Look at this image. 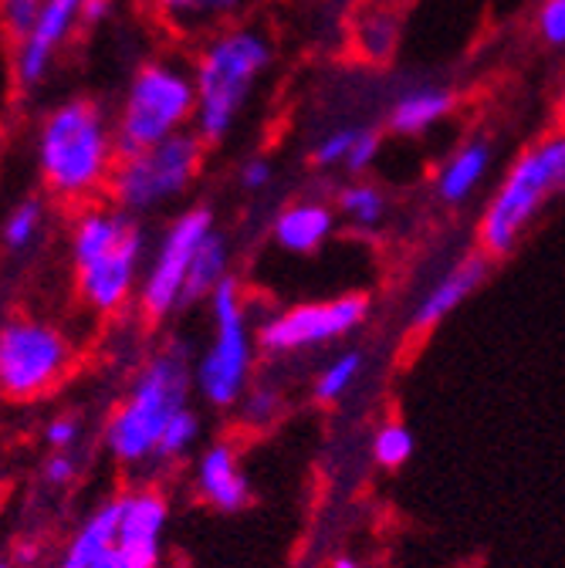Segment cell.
Wrapping results in <instances>:
<instances>
[{
    "mask_svg": "<svg viewBox=\"0 0 565 568\" xmlns=\"http://www.w3.org/2000/svg\"><path fill=\"white\" fill-rule=\"evenodd\" d=\"M68 257H72L79 302L95 315H115L139 295V281L150 261V237L143 221L132 213L92 203L72 224Z\"/></svg>",
    "mask_w": 565,
    "mask_h": 568,
    "instance_id": "6da1fadb",
    "label": "cell"
},
{
    "mask_svg": "<svg viewBox=\"0 0 565 568\" xmlns=\"http://www.w3.org/2000/svg\"><path fill=\"white\" fill-rule=\"evenodd\" d=\"M34 160L44 190L64 203H85L109 190L119 142L105 109L92 99H64L38 125Z\"/></svg>",
    "mask_w": 565,
    "mask_h": 568,
    "instance_id": "7a4b0ae2",
    "label": "cell"
},
{
    "mask_svg": "<svg viewBox=\"0 0 565 568\" xmlns=\"http://www.w3.org/2000/svg\"><path fill=\"white\" fill-rule=\"evenodd\" d=\"M271 61V38L254 24L234 21L203 34L190 64L196 85L193 132L203 142H224L234 132Z\"/></svg>",
    "mask_w": 565,
    "mask_h": 568,
    "instance_id": "3957f363",
    "label": "cell"
},
{
    "mask_svg": "<svg viewBox=\"0 0 565 568\" xmlns=\"http://www.w3.org/2000/svg\"><path fill=\"white\" fill-rule=\"evenodd\" d=\"M190 393L193 366L183 345H167L163 352L150 355L102 426V444L109 457L122 467H143L157 460L167 423L183 406H190Z\"/></svg>",
    "mask_w": 565,
    "mask_h": 568,
    "instance_id": "277c9868",
    "label": "cell"
},
{
    "mask_svg": "<svg viewBox=\"0 0 565 568\" xmlns=\"http://www.w3.org/2000/svg\"><path fill=\"white\" fill-rule=\"evenodd\" d=\"M565 196V129L525 146L494 186L477 221V244L487 257L512 254L548 203Z\"/></svg>",
    "mask_w": 565,
    "mask_h": 568,
    "instance_id": "5b68a950",
    "label": "cell"
},
{
    "mask_svg": "<svg viewBox=\"0 0 565 568\" xmlns=\"http://www.w3.org/2000/svg\"><path fill=\"white\" fill-rule=\"evenodd\" d=\"M196 115V85L193 71L176 58H153L132 71L115 109V142L119 156L150 150L186 129Z\"/></svg>",
    "mask_w": 565,
    "mask_h": 568,
    "instance_id": "8992f818",
    "label": "cell"
},
{
    "mask_svg": "<svg viewBox=\"0 0 565 568\" xmlns=\"http://www.w3.org/2000/svg\"><path fill=\"white\" fill-rule=\"evenodd\" d=\"M210 322H214V338H210V345L193 363V389L206 406L231 409L241 403V396L251 386L254 348H258L244 288L234 274L210 295Z\"/></svg>",
    "mask_w": 565,
    "mask_h": 568,
    "instance_id": "52a82bcc",
    "label": "cell"
},
{
    "mask_svg": "<svg viewBox=\"0 0 565 568\" xmlns=\"http://www.w3.org/2000/svg\"><path fill=\"white\" fill-rule=\"evenodd\" d=\"M203 146L206 142L193 129H186L150 150L119 156L109 183L112 206L132 213V217H153V213L167 210L196 183L203 166Z\"/></svg>",
    "mask_w": 565,
    "mask_h": 568,
    "instance_id": "ba28073f",
    "label": "cell"
},
{
    "mask_svg": "<svg viewBox=\"0 0 565 568\" xmlns=\"http://www.w3.org/2000/svg\"><path fill=\"white\" fill-rule=\"evenodd\" d=\"M75 366V345L54 322L8 318L0 322V396L28 403L48 396Z\"/></svg>",
    "mask_w": 565,
    "mask_h": 568,
    "instance_id": "9c48e42d",
    "label": "cell"
},
{
    "mask_svg": "<svg viewBox=\"0 0 565 568\" xmlns=\"http://www.w3.org/2000/svg\"><path fill=\"white\" fill-rule=\"evenodd\" d=\"M218 231L214 210L190 206L167 224L160 241L150 251L143 281H139L135 305L150 322H167L173 312H183V288L196 247Z\"/></svg>",
    "mask_w": 565,
    "mask_h": 568,
    "instance_id": "30bf717a",
    "label": "cell"
},
{
    "mask_svg": "<svg viewBox=\"0 0 565 568\" xmlns=\"http://www.w3.org/2000/svg\"><path fill=\"white\" fill-rule=\"evenodd\" d=\"M370 312L373 305L366 295H339L329 302L292 305L285 312L264 318L254 328L258 348H264L268 355H292L302 348L329 345V342H339V338H349L352 332H360Z\"/></svg>",
    "mask_w": 565,
    "mask_h": 568,
    "instance_id": "8fae6325",
    "label": "cell"
},
{
    "mask_svg": "<svg viewBox=\"0 0 565 568\" xmlns=\"http://www.w3.org/2000/svg\"><path fill=\"white\" fill-rule=\"evenodd\" d=\"M85 0H44V11L34 31L14 51V75L21 89H38L51 75L58 51L82 28Z\"/></svg>",
    "mask_w": 565,
    "mask_h": 568,
    "instance_id": "7c38bea8",
    "label": "cell"
},
{
    "mask_svg": "<svg viewBox=\"0 0 565 568\" xmlns=\"http://www.w3.org/2000/svg\"><path fill=\"white\" fill-rule=\"evenodd\" d=\"M193 490L214 511L238 515L251 505V480L241 470V454L231 440H214L200 450L193 467Z\"/></svg>",
    "mask_w": 565,
    "mask_h": 568,
    "instance_id": "4fadbf2b",
    "label": "cell"
},
{
    "mask_svg": "<svg viewBox=\"0 0 565 568\" xmlns=\"http://www.w3.org/2000/svg\"><path fill=\"white\" fill-rule=\"evenodd\" d=\"M487 281V254H467L461 261H454L441 277H434L427 284L410 312V328L413 332H427L434 325H441L451 312H457L481 284Z\"/></svg>",
    "mask_w": 565,
    "mask_h": 568,
    "instance_id": "5bb4252c",
    "label": "cell"
},
{
    "mask_svg": "<svg viewBox=\"0 0 565 568\" xmlns=\"http://www.w3.org/2000/svg\"><path fill=\"white\" fill-rule=\"evenodd\" d=\"M170 521V501L157 487H135L119 497V545L160 558L163 531Z\"/></svg>",
    "mask_w": 565,
    "mask_h": 568,
    "instance_id": "9a60e30c",
    "label": "cell"
},
{
    "mask_svg": "<svg viewBox=\"0 0 565 568\" xmlns=\"http://www.w3.org/2000/svg\"><path fill=\"white\" fill-rule=\"evenodd\" d=\"M339 224V210L325 200H295L271 221V241L289 254H315Z\"/></svg>",
    "mask_w": 565,
    "mask_h": 568,
    "instance_id": "2e32d148",
    "label": "cell"
},
{
    "mask_svg": "<svg viewBox=\"0 0 565 568\" xmlns=\"http://www.w3.org/2000/svg\"><path fill=\"white\" fill-rule=\"evenodd\" d=\"M494 166V146L487 135H474V139H464L461 146L451 150V156L441 163L437 176H434V193L441 203L447 206H461L467 203L481 183L487 180Z\"/></svg>",
    "mask_w": 565,
    "mask_h": 568,
    "instance_id": "e0dca14e",
    "label": "cell"
},
{
    "mask_svg": "<svg viewBox=\"0 0 565 568\" xmlns=\"http://www.w3.org/2000/svg\"><path fill=\"white\" fill-rule=\"evenodd\" d=\"M454 112V92L441 82H420L406 85L403 92L393 95L386 109V125L396 135H420L441 125Z\"/></svg>",
    "mask_w": 565,
    "mask_h": 568,
    "instance_id": "ac0fdd59",
    "label": "cell"
},
{
    "mask_svg": "<svg viewBox=\"0 0 565 568\" xmlns=\"http://www.w3.org/2000/svg\"><path fill=\"white\" fill-rule=\"evenodd\" d=\"M153 14L180 34H210L234 24L254 0H147Z\"/></svg>",
    "mask_w": 565,
    "mask_h": 568,
    "instance_id": "d6986e66",
    "label": "cell"
},
{
    "mask_svg": "<svg viewBox=\"0 0 565 568\" xmlns=\"http://www.w3.org/2000/svg\"><path fill=\"white\" fill-rule=\"evenodd\" d=\"M119 541V497L102 501L61 548L51 568H92Z\"/></svg>",
    "mask_w": 565,
    "mask_h": 568,
    "instance_id": "ffe728a7",
    "label": "cell"
},
{
    "mask_svg": "<svg viewBox=\"0 0 565 568\" xmlns=\"http://www.w3.org/2000/svg\"><path fill=\"white\" fill-rule=\"evenodd\" d=\"M228 277H231V241L221 231H214L193 254L186 288H183V308L196 302H210V295H214Z\"/></svg>",
    "mask_w": 565,
    "mask_h": 568,
    "instance_id": "44dd1931",
    "label": "cell"
},
{
    "mask_svg": "<svg viewBox=\"0 0 565 568\" xmlns=\"http://www.w3.org/2000/svg\"><path fill=\"white\" fill-rule=\"evenodd\" d=\"M335 210L339 217L360 234H376L386 217H390V200L386 193L370 183V180H349L342 190H339V200H335Z\"/></svg>",
    "mask_w": 565,
    "mask_h": 568,
    "instance_id": "7402d4cb",
    "label": "cell"
},
{
    "mask_svg": "<svg viewBox=\"0 0 565 568\" xmlns=\"http://www.w3.org/2000/svg\"><path fill=\"white\" fill-rule=\"evenodd\" d=\"M44 217L48 213L38 196H24L21 203H14L4 224H0V247L8 254H28L44 234Z\"/></svg>",
    "mask_w": 565,
    "mask_h": 568,
    "instance_id": "603a6c76",
    "label": "cell"
},
{
    "mask_svg": "<svg viewBox=\"0 0 565 568\" xmlns=\"http://www.w3.org/2000/svg\"><path fill=\"white\" fill-rule=\"evenodd\" d=\"M363 366H366V355H363L360 348L339 352L335 359L319 373V379H315V386H312V396H315L319 403H335V399H342L352 386L360 383Z\"/></svg>",
    "mask_w": 565,
    "mask_h": 568,
    "instance_id": "cb8c5ba5",
    "label": "cell"
},
{
    "mask_svg": "<svg viewBox=\"0 0 565 568\" xmlns=\"http://www.w3.org/2000/svg\"><path fill=\"white\" fill-rule=\"evenodd\" d=\"M363 122H339V125H329L315 142H312V163L319 170H345L352 150H356V142L363 135Z\"/></svg>",
    "mask_w": 565,
    "mask_h": 568,
    "instance_id": "d4e9b609",
    "label": "cell"
},
{
    "mask_svg": "<svg viewBox=\"0 0 565 568\" xmlns=\"http://www.w3.org/2000/svg\"><path fill=\"white\" fill-rule=\"evenodd\" d=\"M203 434V423H200V413L193 406H183L170 423H167V430L160 437V447H157V460L160 464H176L180 457H186L196 440Z\"/></svg>",
    "mask_w": 565,
    "mask_h": 568,
    "instance_id": "484cf974",
    "label": "cell"
},
{
    "mask_svg": "<svg viewBox=\"0 0 565 568\" xmlns=\"http://www.w3.org/2000/svg\"><path fill=\"white\" fill-rule=\"evenodd\" d=\"M413 430L406 423H383L376 437H373V460L383 470H400L410 457H413Z\"/></svg>",
    "mask_w": 565,
    "mask_h": 568,
    "instance_id": "4316f807",
    "label": "cell"
},
{
    "mask_svg": "<svg viewBox=\"0 0 565 568\" xmlns=\"http://www.w3.org/2000/svg\"><path fill=\"white\" fill-rule=\"evenodd\" d=\"M278 413H281V393L271 383H251L238 403V416L251 430H264Z\"/></svg>",
    "mask_w": 565,
    "mask_h": 568,
    "instance_id": "83f0119b",
    "label": "cell"
},
{
    "mask_svg": "<svg viewBox=\"0 0 565 568\" xmlns=\"http://www.w3.org/2000/svg\"><path fill=\"white\" fill-rule=\"evenodd\" d=\"M41 11L44 0H0V28H4V34L14 44H21L34 31Z\"/></svg>",
    "mask_w": 565,
    "mask_h": 568,
    "instance_id": "f1b7e54d",
    "label": "cell"
},
{
    "mask_svg": "<svg viewBox=\"0 0 565 568\" xmlns=\"http://www.w3.org/2000/svg\"><path fill=\"white\" fill-rule=\"evenodd\" d=\"M82 440V419L75 413H58L44 426V444L51 454H72Z\"/></svg>",
    "mask_w": 565,
    "mask_h": 568,
    "instance_id": "f546056e",
    "label": "cell"
},
{
    "mask_svg": "<svg viewBox=\"0 0 565 568\" xmlns=\"http://www.w3.org/2000/svg\"><path fill=\"white\" fill-rule=\"evenodd\" d=\"M360 38L370 58H390V51L396 48V21L390 14H373L370 21H363Z\"/></svg>",
    "mask_w": 565,
    "mask_h": 568,
    "instance_id": "4dcf8cb0",
    "label": "cell"
},
{
    "mask_svg": "<svg viewBox=\"0 0 565 568\" xmlns=\"http://www.w3.org/2000/svg\"><path fill=\"white\" fill-rule=\"evenodd\" d=\"M380 150H383V135H380V129L366 125L363 135H360V142H356V150H352V156H349V163H345V173L360 180V176L380 160Z\"/></svg>",
    "mask_w": 565,
    "mask_h": 568,
    "instance_id": "1f68e13d",
    "label": "cell"
},
{
    "mask_svg": "<svg viewBox=\"0 0 565 568\" xmlns=\"http://www.w3.org/2000/svg\"><path fill=\"white\" fill-rule=\"evenodd\" d=\"M535 28L548 48H565V0H545Z\"/></svg>",
    "mask_w": 565,
    "mask_h": 568,
    "instance_id": "d6a6232c",
    "label": "cell"
},
{
    "mask_svg": "<svg viewBox=\"0 0 565 568\" xmlns=\"http://www.w3.org/2000/svg\"><path fill=\"white\" fill-rule=\"evenodd\" d=\"M92 568H160V558H150V555H139L125 545H112Z\"/></svg>",
    "mask_w": 565,
    "mask_h": 568,
    "instance_id": "836d02e7",
    "label": "cell"
},
{
    "mask_svg": "<svg viewBox=\"0 0 565 568\" xmlns=\"http://www.w3.org/2000/svg\"><path fill=\"white\" fill-rule=\"evenodd\" d=\"M238 180L248 193H261L274 183V163L268 156H251V160H244Z\"/></svg>",
    "mask_w": 565,
    "mask_h": 568,
    "instance_id": "e575fe53",
    "label": "cell"
},
{
    "mask_svg": "<svg viewBox=\"0 0 565 568\" xmlns=\"http://www.w3.org/2000/svg\"><path fill=\"white\" fill-rule=\"evenodd\" d=\"M79 477V457L75 454H51L44 460V480L51 487H68Z\"/></svg>",
    "mask_w": 565,
    "mask_h": 568,
    "instance_id": "d590c367",
    "label": "cell"
},
{
    "mask_svg": "<svg viewBox=\"0 0 565 568\" xmlns=\"http://www.w3.org/2000/svg\"><path fill=\"white\" fill-rule=\"evenodd\" d=\"M115 11V0H85V11H82V28H95L102 21H109Z\"/></svg>",
    "mask_w": 565,
    "mask_h": 568,
    "instance_id": "8d00e7d4",
    "label": "cell"
},
{
    "mask_svg": "<svg viewBox=\"0 0 565 568\" xmlns=\"http://www.w3.org/2000/svg\"><path fill=\"white\" fill-rule=\"evenodd\" d=\"M332 568H363L356 558H349V555H339L335 561H332Z\"/></svg>",
    "mask_w": 565,
    "mask_h": 568,
    "instance_id": "74e56055",
    "label": "cell"
},
{
    "mask_svg": "<svg viewBox=\"0 0 565 568\" xmlns=\"http://www.w3.org/2000/svg\"><path fill=\"white\" fill-rule=\"evenodd\" d=\"M558 119H562V129H565V89H562V95H558Z\"/></svg>",
    "mask_w": 565,
    "mask_h": 568,
    "instance_id": "f35d334b",
    "label": "cell"
},
{
    "mask_svg": "<svg viewBox=\"0 0 565 568\" xmlns=\"http://www.w3.org/2000/svg\"><path fill=\"white\" fill-rule=\"evenodd\" d=\"M0 568H18V565L11 558H0Z\"/></svg>",
    "mask_w": 565,
    "mask_h": 568,
    "instance_id": "ab89813d",
    "label": "cell"
}]
</instances>
